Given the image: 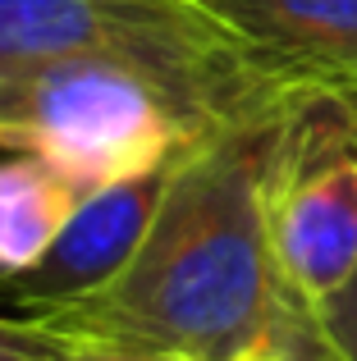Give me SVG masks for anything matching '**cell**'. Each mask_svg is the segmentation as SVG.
Segmentation results:
<instances>
[{
	"label": "cell",
	"mask_w": 357,
	"mask_h": 361,
	"mask_svg": "<svg viewBox=\"0 0 357 361\" xmlns=\"http://www.w3.org/2000/svg\"><path fill=\"white\" fill-rule=\"evenodd\" d=\"M289 101L357 115V0H193Z\"/></svg>",
	"instance_id": "cell-5"
},
{
	"label": "cell",
	"mask_w": 357,
	"mask_h": 361,
	"mask_svg": "<svg viewBox=\"0 0 357 361\" xmlns=\"http://www.w3.org/2000/svg\"><path fill=\"white\" fill-rule=\"evenodd\" d=\"M78 55L143 64L206 128L307 106L279 97L193 0H0V73Z\"/></svg>",
	"instance_id": "cell-3"
},
{
	"label": "cell",
	"mask_w": 357,
	"mask_h": 361,
	"mask_svg": "<svg viewBox=\"0 0 357 361\" xmlns=\"http://www.w3.org/2000/svg\"><path fill=\"white\" fill-rule=\"evenodd\" d=\"M73 343L78 334L42 311H28L18 320L0 316V361H64Z\"/></svg>",
	"instance_id": "cell-8"
},
{
	"label": "cell",
	"mask_w": 357,
	"mask_h": 361,
	"mask_svg": "<svg viewBox=\"0 0 357 361\" xmlns=\"http://www.w3.org/2000/svg\"><path fill=\"white\" fill-rule=\"evenodd\" d=\"M78 202L83 192L42 156H0V283L42 261Z\"/></svg>",
	"instance_id": "cell-7"
},
{
	"label": "cell",
	"mask_w": 357,
	"mask_h": 361,
	"mask_svg": "<svg viewBox=\"0 0 357 361\" xmlns=\"http://www.w3.org/2000/svg\"><path fill=\"white\" fill-rule=\"evenodd\" d=\"M202 133L183 97L115 55L0 73V151H32L83 197L170 169Z\"/></svg>",
	"instance_id": "cell-2"
},
{
	"label": "cell",
	"mask_w": 357,
	"mask_h": 361,
	"mask_svg": "<svg viewBox=\"0 0 357 361\" xmlns=\"http://www.w3.org/2000/svg\"><path fill=\"white\" fill-rule=\"evenodd\" d=\"M270 252L284 293L334 298L357 274V115L307 101L284 123L270 183Z\"/></svg>",
	"instance_id": "cell-4"
},
{
	"label": "cell",
	"mask_w": 357,
	"mask_h": 361,
	"mask_svg": "<svg viewBox=\"0 0 357 361\" xmlns=\"http://www.w3.org/2000/svg\"><path fill=\"white\" fill-rule=\"evenodd\" d=\"M279 288H284V283H279ZM270 338H275V343L284 348L294 361H344V357L321 338V329L312 325L307 307L294 298V293H279V316H275Z\"/></svg>",
	"instance_id": "cell-9"
},
{
	"label": "cell",
	"mask_w": 357,
	"mask_h": 361,
	"mask_svg": "<svg viewBox=\"0 0 357 361\" xmlns=\"http://www.w3.org/2000/svg\"><path fill=\"white\" fill-rule=\"evenodd\" d=\"M64 361H188L170 353V348H152V343H128V338H83L73 343V353Z\"/></svg>",
	"instance_id": "cell-11"
},
{
	"label": "cell",
	"mask_w": 357,
	"mask_h": 361,
	"mask_svg": "<svg viewBox=\"0 0 357 361\" xmlns=\"http://www.w3.org/2000/svg\"><path fill=\"white\" fill-rule=\"evenodd\" d=\"M298 106L229 119L170 165L138 256L101 293L42 311L83 338H128L188 361H234L279 316L270 183Z\"/></svg>",
	"instance_id": "cell-1"
},
{
	"label": "cell",
	"mask_w": 357,
	"mask_h": 361,
	"mask_svg": "<svg viewBox=\"0 0 357 361\" xmlns=\"http://www.w3.org/2000/svg\"><path fill=\"white\" fill-rule=\"evenodd\" d=\"M234 361H294V357H289V353H284V348H279V343H275V338H266V343H257V348H248V353H243V357H234Z\"/></svg>",
	"instance_id": "cell-12"
},
{
	"label": "cell",
	"mask_w": 357,
	"mask_h": 361,
	"mask_svg": "<svg viewBox=\"0 0 357 361\" xmlns=\"http://www.w3.org/2000/svg\"><path fill=\"white\" fill-rule=\"evenodd\" d=\"M165 178L170 169H156V174H138L87 192L42 261L0 283V298H9L23 311H64L101 293L138 256L161 206Z\"/></svg>",
	"instance_id": "cell-6"
},
{
	"label": "cell",
	"mask_w": 357,
	"mask_h": 361,
	"mask_svg": "<svg viewBox=\"0 0 357 361\" xmlns=\"http://www.w3.org/2000/svg\"><path fill=\"white\" fill-rule=\"evenodd\" d=\"M303 307H307V302H303ZM307 316H312V325L321 329V338L344 361H357V274L334 293V298L307 307Z\"/></svg>",
	"instance_id": "cell-10"
}]
</instances>
